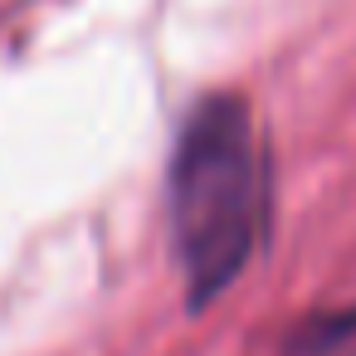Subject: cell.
I'll list each match as a JSON object with an SVG mask.
<instances>
[{
    "instance_id": "1",
    "label": "cell",
    "mask_w": 356,
    "mask_h": 356,
    "mask_svg": "<svg viewBox=\"0 0 356 356\" xmlns=\"http://www.w3.org/2000/svg\"><path fill=\"white\" fill-rule=\"evenodd\" d=\"M171 239L191 307L215 302L254 259L268 220V171L249 108L234 93L205 98L171 152Z\"/></svg>"
}]
</instances>
